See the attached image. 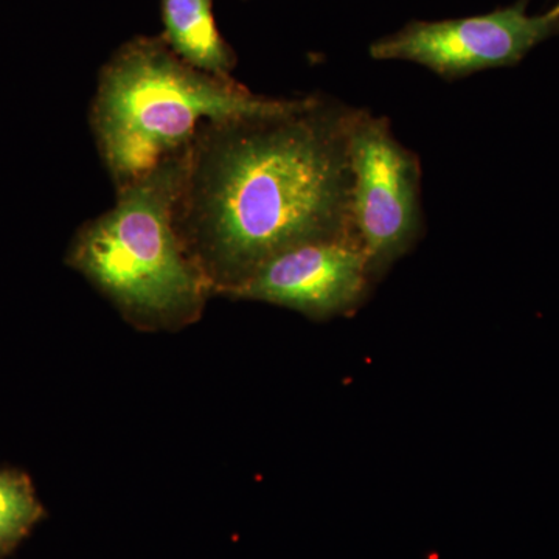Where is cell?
<instances>
[{
  "label": "cell",
  "mask_w": 559,
  "mask_h": 559,
  "mask_svg": "<svg viewBox=\"0 0 559 559\" xmlns=\"http://www.w3.org/2000/svg\"><path fill=\"white\" fill-rule=\"evenodd\" d=\"M186 153L117 190L112 207L76 230L66 257L140 329L190 325L212 296L175 226Z\"/></svg>",
  "instance_id": "cell-3"
},
{
  "label": "cell",
  "mask_w": 559,
  "mask_h": 559,
  "mask_svg": "<svg viewBox=\"0 0 559 559\" xmlns=\"http://www.w3.org/2000/svg\"><path fill=\"white\" fill-rule=\"evenodd\" d=\"M44 516L25 474L0 471V557L10 554Z\"/></svg>",
  "instance_id": "cell-8"
},
{
  "label": "cell",
  "mask_w": 559,
  "mask_h": 559,
  "mask_svg": "<svg viewBox=\"0 0 559 559\" xmlns=\"http://www.w3.org/2000/svg\"><path fill=\"white\" fill-rule=\"evenodd\" d=\"M162 39L194 68L234 76L237 55L223 38L213 13V0H160Z\"/></svg>",
  "instance_id": "cell-7"
},
{
  "label": "cell",
  "mask_w": 559,
  "mask_h": 559,
  "mask_svg": "<svg viewBox=\"0 0 559 559\" xmlns=\"http://www.w3.org/2000/svg\"><path fill=\"white\" fill-rule=\"evenodd\" d=\"M371 283L359 242H311L278 253L227 297L266 301L311 319H330L355 311Z\"/></svg>",
  "instance_id": "cell-6"
},
{
  "label": "cell",
  "mask_w": 559,
  "mask_h": 559,
  "mask_svg": "<svg viewBox=\"0 0 559 559\" xmlns=\"http://www.w3.org/2000/svg\"><path fill=\"white\" fill-rule=\"evenodd\" d=\"M290 100L253 94L234 76L194 68L162 36H138L98 73L90 124L117 191L186 153L207 121L277 112Z\"/></svg>",
  "instance_id": "cell-2"
},
{
  "label": "cell",
  "mask_w": 559,
  "mask_h": 559,
  "mask_svg": "<svg viewBox=\"0 0 559 559\" xmlns=\"http://www.w3.org/2000/svg\"><path fill=\"white\" fill-rule=\"evenodd\" d=\"M557 10L559 11V5L557 7Z\"/></svg>",
  "instance_id": "cell-9"
},
{
  "label": "cell",
  "mask_w": 559,
  "mask_h": 559,
  "mask_svg": "<svg viewBox=\"0 0 559 559\" xmlns=\"http://www.w3.org/2000/svg\"><path fill=\"white\" fill-rule=\"evenodd\" d=\"M353 219L371 278L409 252L423 229L421 165L401 145L388 119L355 110L349 128Z\"/></svg>",
  "instance_id": "cell-4"
},
{
  "label": "cell",
  "mask_w": 559,
  "mask_h": 559,
  "mask_svg": "<svg viewBox=\"0 0 559 559\" xmlns=\"http://www.w3.org/2000/svg\"><path fill=\"white\" fill-rule=\"evenodd\" d=\"M355 110L310 95L277 112L202 124L183 160L175 226L212 296H229L286 250L360 245L349 157Z\"/></svg>",
  "instance_id": "cell-1"
},
{
  "label": "cell",
  "mask_w": 559,
  "mask_h": 559,
  "mask_svg": "<svg viewBox=\"0 0 559 559\" xmlns=\"http://www.w3.org/2000/svg\"><path fill=\"white\" fill-rule=\"evenodd\" d=\"M559 31V11L528 16L525 2L480 16L411 22L370 46L373 60L411 61L447 80L520 62Z\"/></svg>",
  "instance_id": "cell-5"
}]
</instances>
